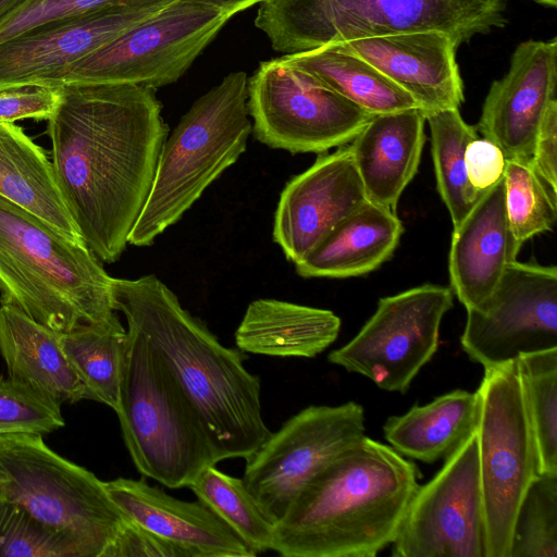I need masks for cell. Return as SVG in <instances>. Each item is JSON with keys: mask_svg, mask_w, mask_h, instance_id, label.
Wrapping results in <instances>:
<instances>
[{"mask_svg": "<svg viewBox=\"0 0 557 557\" xmlns=\"http://www.w3.org/2000/svg\"><path fill=\"white\" fill-rule=\"evenodd\" d=\"M506 0H261L255 26L283 54L329 44L436 30L457 47L506 24Z\"/></svg>", "mask_w": 557, "mask_h": 557, "instance_id": "obj_5", "label": "cell"}, {"mask_svg": "<svg viewBox=\"0 0 557 557\" xmlns=\"http://www.w3.org/2000/svg\"><path fill=\"white\" fill-rule=\"evenodd\" d=\"M540 4H543V5H546V7H550V8H556L557 5V0H533Z\"/></svg>", "mask_w": 557, "mask_h": 557, "instance_id": "obj_42", "label": "cell"}, {"mask_svg": "<svg viewBox=\"0 0 557 557\" xmlns=\"http://www.w3.org/2000/svg\"><path fill=\"white\" fill-rule=\"evenodd\" d=\"M61 335L15 307L0 306V355L9 377L59 404L86 399V392L61 343Z\"/></svg>", "mask_w": 557, "mask_h": 557, "instance_id": "obj_24", "label": "cell"}, {"mask_svg": "<svg viewBox=\"0 0 557 557\" xmlns=\"http://www.w3.org/2000/svg\"><path fill=\"white\" fill-rule=\"evenodd\" d=\"M112 280L85 243L0 196V305L65 334L115 313Z\"/></svg>", "mask_w": 557, "mask_h": 557, "instance_id": "obj_4", "label": "cell"}, {"mask_svg": "<svg viewBox=\"0 0 557 557\" xmlns=\"http://www.w3.org/2000/svg\"><path fill=\"white\" fill-rule=\"evenodd\" d=\"M232 16L177 2L135 25L67 70V83H128L157 89L178 81Z\"/></svg>", "mask_w": 557, "mask_h": 557, "instance_id": "obj_11", "label": "cell"}, {"mask_svg": "<svg viewBox=\"0 0 557 557\" xmlns=\"http://www.w3.org/2000/svg\"><path fill=\"white\" fill-rule=\"evenodd\" d=\"M115 311L150 344L199 417L218 461L247 458L271 434L246 352L223 346L158 276L112 280Z\"/></svg>", "mask_w": 557, "mask_h": 557, "instance_id": "obj_2", "label": "cell"}, {"mask_svg": "<svg viewBox=\"0 0 557 557\" xmlns=\"http://www.w3.org/2000/svg\"><path fill=\"white\" fill-rule=\"evenodd\" d=\"M119 417L137 470L170 488L187 486L218 461L203 425L147 339L127 326Z\"/></svg>", "mask_w": 557, "mask_h": 557, "instance_id": "obj_7", "label": "cell"}, {"mask_svg": "<svg viewBox=\"0 0 557 557\" xmlns=\"http://www.w3.org/2000/svg\"><path fill=\"white\" fill-rule=\"evenodd\" d=\"M61 343L84 385L86 399L115 410L126 344V330L116 313L101 323L62 334Z\"/></svg>", "mask_w": 557, "mask_h": 557, "instance_id": "obj_29", "label": "cell"}, {"mask_svg": "<svg viewBox=\"0 0 557 557\" xmlns=\"http://www.w3.org/2000/svg\"><path fill=\"white\" fill-rule=\"evenodd\" d=\"M247 107L255 138L290 153L347 145L372 117L282 55L260 62L248 77Z\"/></svg>", "mask_w": 557, "mask_h": 557, "instance_id": "obj_10", "label": "cell"}, {"mask_svg": "<svg viewBox=\"0 0 557 557\" xmlns=\"http://www.w3.org/2000/svg\"><path fill=\"white\" fill-rule=\"evenodd\" d=\"M368 201L348 144L319 153L313 164L293 176L282 190L273 240L295 264Z\"/></svg>", "mask_w": 557, "mask_h": 557, "instance_id": "obj_17", "label": "cell"}, {"mask_svg": "<svg viewBox=\"0 0 557 557\" xmlns=\"http://www.w3.org/2000/svg\"><path fill=\"white\" fill-rule=\"evenodd\" d=\"M282 58L372 115L419 108L409 94L373 65L333 44Z\"/></svg>", "mask_w": 557, "mask_h": 557, "instance_id": "obj_28", "label": "cell"}, {"mask_svg": "<svg viewBox=\"0 0 557 557\" xmlns=\"http://www.w3.org/2000/svg\"><path fill=\"white\" fill-rule=\"evenodd\" d=\"M466 310L460 344L484 369L557 348V269L515 260L493 292Z\"/></svg>", "mask_w": 557, "mask_h": 557, "instance_id": "obj_14", "label": "cell"}, {"mask_svg": "<svg viewBox=\"0 0 557 557\" xmlns=\"http://www.w3.org/2000/svg\"><path fill=\"white\" fill-rule=\"evenodd\" d=\"M0 557H84L82 549L20 508L0 502Z\"/></svg>", "mask_w": 557, "mask_h": 557, "instance_id": "obj_35", "label": "cell"}, {"mask_svg": "<svg viewBox=\"0 0 557 557\" xmlns=\"http://www.w3.org/2000/svg\"><path fill=\"white\" fill-rule=\"evenodd\" d=\"M58 88L21 86L0 90V123L48 120L58 103Z\"/></svg>", "mask_w": 557, "mask_h": 557, "instance_id": "obj_38", "label": "cell"}, {"mask_svg": "<svg viewBox=\"0 0 557 557\" xmlns=\"http://www.w3.org/2000/svg\"><path fill=\"white\" fill-rule=\"evenodd\" d=\"M257 555L271 550L274 523L265 516L243 479L206 467L188 485Z\"/></svg>", "mask_w": 557, "mask_h": 557, "instance_id": "obj_32", "label": "cell"}, {"mask_svg": "<svg viewBox=\"0 0 557 557\" xmlns=\"http://www.w3.org/2000/svg\"><path fill=\"white\" fill-rule=\"evenodd\" d=\"M162 10L103 8L38 25L2 41L0 90L59 88L71 65Z\"/></svg>", "mask_w": 557, "mask_h": 557, "instance_id": "obj_16", "label": "cell"}, {"mask_svg": "<svg viewBox=\"0 0 557 557\" xmlns=\"http://www.w3.org/2000/svg\"><path fill=\"white\" fill-rule=\"evenodd\" d=\"M403 232L395 210L369 200L295 263L296 272L306 278L368 274L392 257Z\"/></svg>", "mask_w": 557, "mask_h": 557, "instance_id": "obj_23", "label": "cell"}, {"mask_svg": "<svg viewBox=\"0 0 557 557\" xmlns=\"http://www.w3.org/2000/svg\"><path fill=\"white\" fill-rule=\"evenodd\" d=\"M341 325L331 310L260 298L248 305L235 344L249 354L313 358L336 341Z\"/></svg>", "mask_w": 557, "mask_h": 557, "instance_id": "obj_25", "label": "cell"}, {"mask_svg": "<svg viewBox=\"0 0 557 557\" xmlns=\"http://www.w3.org/2000/svg\"><path fill=\"white\" fill-rule=\"evenodd\" d=\"M453 306L450 287L434 284L381 298L360 331L327 360L404 394L437 351L441 323Z\"/></svg>", "mask_w": 557, "mask_h": 557, "instance_id": "obj_12", "label": "cell"}, {"mask_svg": "<svg viewBox=\"0 0 557 557\" xmlns=\"http://www.w3.org/2000/svg\"><path fill=\"white\" fill-rule=\"evenodd\" d=\"M394 557H485V520L476 432L408 505Z\"/></svg>", "mask_w": 557, "mask_h": 557, "instance_id": "obj_15", "label": "cell"}, {"mask_svg": "<svg viewBox=\"0 0 557 557\" xmlns=\"http://www.w3.org/2000/svg\"><path fill=\"white\" fill-rule=\"evenodd\" d=\"M0 196L84 243L44 150L14 123H0Z\"/></svg>", "mask_w": 557, "mask_h": 557, "instance_id": "obj_27", "label": "cell"}, {"mask_svg": "<svg viewBox=\"0 0 557 557\" xmlns=\"http://www.w3.org/2000/svg\"><path fill=\"white\" fill-rule=\"evenodd\" d=\"M247 100L248 76L235 71L194 101L163 143L128 244L152 245L245 152L252 132Z\"/></svg>", "mask_w": 557, "mask_h": 557, "instance_id": "obj_6", "label": "cell"}, {"mask_svg": "<svg viewBox=\"0 0 557 557\" xmlns=\"http://www.w3.org/2000/svg\"><path fill=\"white\" fill-rule=\"evenodd\" d=\"M124 517L190 549L196 557H252L256 554L213 510L197 499H177L144 479L104 482Z\"/></svg>", "mask_w": 557, "mask_h": 557, "instance_id": "obj_20", "label": "cell"}, {"mask_svg": "<svg viewBox=\"0 0 557 557\" xmlns=\"http://www.w3.org/2000/svg\"><path fill=\"white\" fill-rule=\"evenodd\" d=\"M556 87L557 38L520 42L508 72L490 87L476 131L507 160L531 161L541 122L557 100Z\"/></svg>", "mask_w": 557, "mask_h": 557, "instance_id": "obj_18", "label": "cell"}, {"mask_svg": "<svg viewBox=\"0 0 557 557\" xmlns=\"http://www.w3.org/2000/svg\"><path fill=\"white\" fill-rule=\"evenodd\" d=\"M47 120L52 166L85 245L120 259L146 203L169 135L156 90L128 83H67Z\"/></svg>", "mask_w": 557, "mask_h": 557, "instance_id": "obj_1", "label": "cell"}, {"mask_svg": "<svg viewBox=\"0 0 557 557\" xmlns=\"http://www.w3.org/2000/svg\"><path fill=\"white\" fill-rule=\"evenodd\" d=\"M531 163L539 175L557 189V100L549 104L541 122Z\"/></svg>", "mask_w": 557, "mask_h": 557, "instance_id": "obj_40", "label": "cell"}, {"mask_svg": "<svg viewBox=\"0 0 557 557\" xmlns=\"http://www.w3.org/2000/svg\"><path fill=\"white\" fill-rule=\"evenodd\" d=\"M103 557H196L188 548L126 519Z\"/></svg>", "mask_w": 557, "mask_h": 557, "instance_id": "obj_37", "label": "cell"}, {"mask_svg": "<svg viewBox=\"0 0 557 557\" xmlns=\"http://www.w3.org/2000/svg\"><path fill=\"white\" fill-rule=\"evenodd\" d=\"M63 425L59 404L21 382L0 375V434H46Z\"/></svg>", "mask_w": 557, "mask_h": 557, "instance_id": "obj_36", "label": "cell"}, {"mask_svg": "<svg viewBox=\"0 0 557 557\" xmlns=\"http://www.w3.org/2000/svg\"><path fill=\"white\" fill-rule=\"evenodd\" d=\"M39 433L0 434V502L103 557L126 518L104 482L50 449Z\"/></svg>", "mask_w": 557, "mask_h": 557, "instance_id": "obj_8", "label": "cell"}, {"mask_svg": "<svg viewBox=\"0 0 557 557\" xmlns=\"http://www.w3.org/2000/svg\"><path fill=\"white\" fill-rule=\"evenodd\" d=\"M509 557H557V474H537L513 522Z\"/></svg>", "mask_w": 557, "mask_h": 557, "instance_id": "obj_34", "label": "cell"}, {"mask_svg": "<svg viewBox=\"0 0 557 557\" xmlns=\"http://www.w3.org/2000/svg\"><path fill=\"white\" fill-rule=\"evenodd\" d=\"M520 248L507 219L503 176L453 227L448 255L450 289L466 309L479 305L493 292L507 265L517 260Z\"/></svg>", "mask_w": 557, "mask_h": 557, "instance_id": "obj_21", "label": "cell"}, {"mask_svg": "<svg viewBox=\"0 0 557 557\" xmlns=\"http://www.w3.org/2000/svg\"><path fill=\"white\" fill-rule=\"evenodd\" d=\"M425 121L431 132L437 191L449 212L454 227L483 194L469 183L465 164L467 146L478 137V131L465 122L458 109L429 113Z\"/></svg>", "mask_w": 557, "mask_h": 557, "instance_id": "obj_30", "label": "cell"}, {"mask_svg": "<svg viewBox=\"0 0 557 557\" xmlns=\"http://www.w3.org/2000/svg\"><path fill=\"white\" fill-rule=\"evenodd\" d=\"M425 114L412 108L375 114L350 141L370 201L395 210L414 177L425 141Z\"/></svg>", "mask_w": 557, "mask_h": 557, "instance_id": "obj_22", "label": "cell"}, {"mask_svg": "<svg viewBox=\"0 0 557 557\" xmlns=\"http://www.w3.org/2000/svg\"><path fill=\"white\" fill-rule=\"evenodd\" d=\"M504 184L507 219L518 246L553 230L557 220V189L539 175L531 161L507 160Z\"/></svg>", "mask_w": 557, "mask_h": 557, "instance_id": "obj_33", "label": "cell"}, {"mask_svg": "<svg viewBox=\"0 0 557 557\" xmlns=\"http://www.w3.org/2000/svg\"><path fill=\"white\" fill-rule=\"evenodd\" d=\"M363 436L361 405L306 407L246 458L243 481L275 524L306 483Z\"/></svg>", "mask_w": 557, "mask_h": 557, "instance_id": "obj_13", "label": "cell"}, {"mask_svg": "<svg viewBox=\"0 0 557 557\" xmlns=\"http://www.w3.org/2000/svg\"><path fill=\"white\" fill-rule=\"evenodd\" d=\"M30 0H0V22Z\"/></svg>", "mask_w": 557, "mask_h": 557, "instance_id": "obj_41", "label": "cell"}, {"mask_svg": "<svg viewBox=\"0 0 557 557\" xmlns=\"http://www.w3.org/2000/svg\"><path fill=\"white\" fill-rule=\"evenodd\" d=\"M507 159L500 148L486 138L476 137L466 149L465 164L471 186L484 193L504 176Z\"/></svg>", "mask_w": 557, "mask_h": 557, "instance_id": "obj_39", "label": "cell"}, {"mask_svg": "<svg viewBox=\"0 0 557 557\" xmlns=\"http://www.w3.org/2000/svg\"><path fill=\"white\" fill-rule=\"evenodd\" d=\"M479 418L478 391L455 389L389 417L383 433L401 456L432 463L448 458L475 433Z\"/></svg>", "mask_w": 557, "mask_h": 557, "instance_id": "obj_26", "label": "cell"}, {"mask_svg": "<svg viewBox=\"0 0 557 557\" xmlns=\"http://www.w3.org/2000/svg\"><path fill=\"white\" fill-rule=\"evenodd\" d=\"M476 391L485 557H509L517 510L537 475L536 451L517 362L484 369Z\"/></svg>", "mask_w": 557, "mask_h": 557, "instance_id": "obj_9", "label": "cell"}, {"mask_svg": "<svg viewBox=\"0 0 557 557\" xmlns=\"http://www.w3.org/2000/svg\"><path fill=\"white\" fill-rule=\"evenodd\" d=\"M533 435L537 474H557V348L517 360Z\"/></svg>", "mask_w": 557, "mask_h": 557, "instance_id": "obj_31", "label": "cell"}, {"mask_svg": "<svg viewBox=\"0 0 557 557\" xmlns=\"http://www.w3.org/2000/svg\"><path fill=\"white\" fill-rule=\"evenodd\" d=\"M333 45L373 65L409 94L425 115L459 109L463 102L457 45L448 34L403 33Z\"/></svg>", "mask_w": 557, "mask_h": 557, "instance_id": "obj_19", "label": "cell"}, {"mask_svg": "<svg viewBox=\"0 0 557 557\" xmlns=\"http://www.w3.org/2000/svg\"><path fill=\"white\" fill-rule=\"evenodd\" d=\"M420 472L389 445L363 436L320 470L274 525L285 557H375L394 542Z\"/></svg>", "mask_w": 557, "mask_h": 557, "instance_id": "obj_3", "label": "cell"}]
</instances>
